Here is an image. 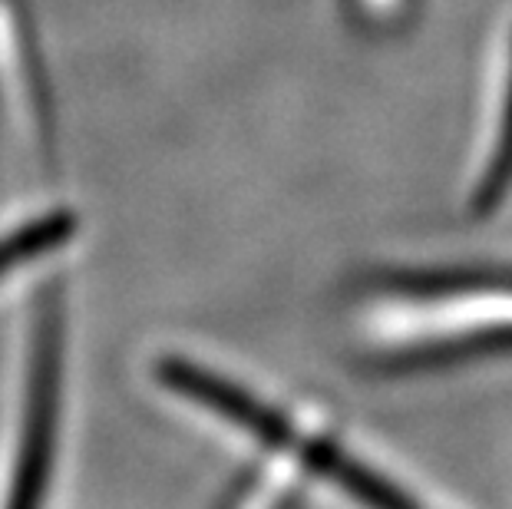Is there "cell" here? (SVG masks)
Masks as SVG:
<instances>
[{"label":"cell","mask_w":512,"mask_h":509,"mask_svg":"<svg viewBox=\"0 0 512 509\" xmlns=\"http://www.w3.org/2000/svg\"><path fill=\"white\" fill-rule=\"evenodd\" d=\"M73 232H76V219L70 212H50V215H43V219L24 225V229H14L10 235H4L0 238V278H4L10 268L60 248Z\"/></svg>","instance_id":"4"},{"label":"cell","mask_w":512,"mask_h":509,"mask_svg":"<svg viewBox=\"0 0 512 509\" xmlns=\"http://www.w3.org/2000/svg\"><path fill=\"white\" fill-rule=\"evenodd\" d=\"M509 186H512V67H509L506 103H503V123H499L496 146H493V153H489L483 179H479V186H476L473 212L489 215L499 202L506 199Z\"/></svg>","instance_id":"5"},{"label":"cell","mask_w":512,"mask_h":509,"mask_svg":"<svg viewBox=\"0 0 512 509\" xmlns=\"http://www.w3.org/2000/svg\"><path fill=\"white\" fill-rule=\"evenodd\" d=\"M499 351H512V328L470 331V334H460V338H446V341H437V344H427V348L387 357L380 367H384V371H397V374L437 371V367H443V364L470 361V357L499 354Z\"/></svg>","instance_id":"3"},{"label":"cell","mask_w":512,"mask_h":509,"mask_svg":"<svg viewBox=\"0 0 512 509\" xmlns=\"http://www.w3.org/2000/svg\"><path fill=\"white\" fill-rule=\"evenodd\" d=\"M60 387H63V311L57 295H43L30 331L27 400L7 509H40L50 486L53 453L60 433Z\"/></svg>","instance_id":"2"},{"label":"cell","mask_w":512,"mask_h":509,"mask_svg":"<svg viewBox=\"0 0 512 509\" xmlns=\"http://www.w3.org/2000/svg\"><path fill=\"white\" fill-rule=\"evenodd\" d=\"M215 417H222L235 430L248 433L261 447L288 453L301 467L318 473L321 480H328L337 490H344L364 509H423L403 490H397L390 480L370 470L367 463L354 460L344 447H337L334 440L304 437V433L294 430L288 417H281L275 407L265 404V400L255 394L242 391L238 384H225L222 391L215 394Z\"/></svg>","instance_id":"1"}]
</instances>
